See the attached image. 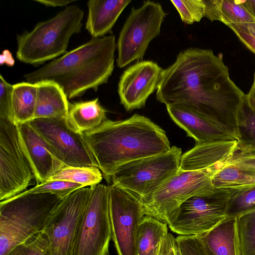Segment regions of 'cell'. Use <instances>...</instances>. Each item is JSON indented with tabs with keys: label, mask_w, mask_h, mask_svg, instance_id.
<instances>
[{
	"label": "cell",
	"mask_w": 255,
	"mask_h": 255,
	"mask_svg": "<svg viewBox=\"0 0 255 255\" xmlns=\"http://www.w3.org/2000/svg\"><path fill=\"white\" fill-rule=\"evenodd\" d=\"M156 95L159 102L192 111L238 140V117L245 94L231 79L221 53L197 48L181 51L164 70Z\"/></svg>",
	"instance_id": "cell-1"
},
{
	"label": "cell",
	"mask_w": 255,
	"mask_h": 255,
	"mask_svg": "<svg viewBox=\"0 0 255 255\" xmlns=\"http://www.w3.org/2000/svg\"><path fill=\"white\" fill-rule=\"evenodd\" d=\"M83 134L108 183L121 166L166 153L171 148L165 131L149 119L137 114L122 121L107 119Z\"/></svg>",
	"instance_id": "cell-2"
},
{
	"label": "cell",
	"mask_w": 255,
	"mask_h": 255,
	"mask_svg": "<svg viewBox=\"0 0 255 255\" xmlns=\"http://www.w3.org/2000/svg\"><path fill=\"white\" fill-rule=\"evenodd\" d=\"M116 47L114 35L92 38L24 77L31 83H56L68 99L81 96L89 89L97 91L112 74Z\"/></svg>",
	"instance_id": "cell-3"
},
{
	"label": "cell",
	"mask_w": 255,
	"mask_h": 255,
	"mask_svg": "<svg viewBox=\"0 0 255 255\" xmlns=\"http://www.w3.org/2000/svg\"><path fill=\"white\" fill-rule=\"evenodd\" d=\"M61 199L48 193H21L0 203V255L43 231Z\"/></svg>",
	"instance_id": "cell-4"
},
{
	"label": "cell",
	"mask_w": 255,
	"mask_h": 255,
	"mask_svg": "<svg viewBox=\"0 0 255 255\" xmlns=\"http://www.w3.org/2000/svg\"><path fill=\"white\" fill-rule=\"evenodd\" d=\"M84 14L78 6L70 5L32 30L17 35V59L36 66L66 53L70 38L81 32Z\"/></svg>",
	"instance_id": "cell-5"
},
{
	"label": "cell",
	"mask_w": 255,
	"mask_h": 255,
	"mask_svg": "<svg viewBox=\"0 0 255 255\" xmlns=\"http://www.w3.org/2000/svg\"><path fill=\"white\" fill-rule=\"evenodd\" d=\"M181 156V149L173 146L166 153L121 166L113 174L111 181L142 202L178 171Z\"/></svg>",
	"instance_id": "cell-6"
},
{
	"label": "cell",
	"mask_w": 255,
	"mask_h": 255,
	"mask_svg": "<svg viewBox=\"0 0 255 255\" xmlns=\"http://www.w3.org/2000/svg\"><path fill=\"white\" fill-rule=\"evenodd\" d=\"M225 163L198 170H178L149 198L141 202L144 216L167 223L169 216L188 199L215 191L212 178Z\"/></svg>",
	"instance_id": "cell-7"
},
{
	"label": "cell",
	"mask_w": 255,
	"mask_h": 255,
	"mask_svg": "<svg viewBox=\"0 0 255 255\" xmlns=\"http://www.w3.org/2000/svg\"><path fill=\"white\" fill-rule=\"evenodd\" d=\"M237 192L217 189L195 195L184 202L168 218L167 224L181 236H197L214 228L226 218L228 204Z\"/></svg>",
	"instance_id": "cell-8"
},
{
	"label": "cell",
	"mask_w": 255,
	"mask_h": 255,
	"mask_svg": "<svg viewBox=\"0 0 255 255\" xmlns=\"http://www.w3.org/2000/svg\"><path fill=\"white\" fill-rule=\"evenodd\" d=\"M166 15L160 3L153 1H144L139 8L132 7L117 45L119 68L143 58L150 41L159 34Z\"/></svg>",
	"instance_id": "cell-9"
},
{
	"label": "cell",
	"mask_w": 255,
	"mask_h": 255,
	"mask_svg": "<svg viewBox=\"0 0 255 255\" xmlns=\"http://www.w3.org/2000/svg\"><path fill=\"white\" fill-rule=\"evenodd\" d=\"M112 238L109 186L98 184L80 221L73 255H109Z\"/></svg>",
	"instance_id": "cell-10"
},
{
	"label": "cell",
	"mask_w": 255,
	"mask_h": 255,
	"mask_svg": "<svg viewBox=\"0 0 255 255\" xmlns=\"http://www.w3.org/2000/svg\"><path fill=\"white\" fill-rule=\"evenodd\" d=\"M34 179L17 126L10 121L0 119V201L22 193Z\"/></svg>",
	"instance_id": "cell-11"
},
{
	"label": "cell",
	"mask_w": 255,
	"mask_h": 255,
	"mask_svg": "<svg viewBox=\"0 0 255 255\" xmlns=\"http://www.w3.org/2000/svg\"><path fill=\"white\" fill-rule=\"evenodd\" d=\"M93 186L80 188L61 200L43 231L51 247L50 255H73L80 221L90 198Z\"/></svg>",
	"instance_id": "cell-12"
},
{
	"label": "cell",
	"mask_w": 255,
	"mask_h": 255,
	"mask_svg": "<svg viewBox=\"0 0 255 255\" xmlns=\"http://www.w3.org/2000/svg\"><path fill=\"white\" fill-rule=\"evenodd\" d=\"M28 124L66 165L98 167L84 134L74 130L67 120L39 118Z\"/></svg>",
	"instance_id": "cell-13"
},
{
	"label": "cell",
	"mask_w": 255,
	"mask_h": 255,
	"mask_svg": "<svg viewBox=\"0 0 255 255\" xmlns=\"http://www.w3.org/2000/svg\"><path fill=\"white\" fill-rule=\"evenodd\" d=\"M112 238L118 255H136V234L144 217L141 202L126 190L109 186Z\"/></svg>",
	"instance_id": "cell-14"
},
{
	"label": "cell",
	"mask_w": 255,
	"mask_h": 255,
	"mask_svg": "<svg viewBox=\"0 0 255 255\" xmlns=\"http://www.w3.org/2000/svg\"><path fill=\"white\" fill-rule=\"evenodd\" d=\"M164 69L152 61H142L128 68L120 77L118 92L127 111L144 107L157 89Z\"/></svg>",
	"instance_id": "cell-15"
},
{
	"label": "cell",
	"mask_w": 255,
	"mask_h": 255,
	"mask_svg": "<svg viewBox=\"0 0 255 255\" xmlns=\"http://www.w3.org/2000/svg\"><path fill=\"white\" fill-rule=\"evenodd\" d=\"M20 141L34 175L36 184L45 182L66 165L48 143L28 123L16 125Z\"/></svg>",
	"instance_id": "cell-16"
},
{
	"label": "cell",
	"mask_w": 255,
	"mask_h": 255,
	"mask_svg": "<svg viewBox=\"0 0 255 255\" xmlns=\"http://www.w3.org/2000/svg\"><path fill=\"white\" fill-rule=\"evenodd\" d=\"M173 121L193 138L197 144L230 141L237 138L230 132L195 112L176 105H167Z\"/></svg>",
	"instance_id": "cell-17"
},
{
	"label": "cell",
	"mask_w": 255,
	"mask_h": 255,
	"mask_svg": "<svg viewBox=\"0 0 255 255\" xmlns=\"http://www.w3.org/2000/svg\"><path fill=\"white\" fill-rule=\"evenodd\" d=\"M238 141H215L197 144L182 154L179 171H193L226 162L236 151Z\"/></svg>",
	"instance_id": "cell-18"
},
{
	"label": "cell",
	"mask_w": 255,
	"mask_h": 255,
	"mask_svg": "<svg viewBox=\"0 0 255 255\" xmlns=\"http://www.w3.org/2000/svg\"><path fill=\"white\" fill-rule=\"evenodd\" d=\"M197 236L207 255H241L238 217H226L212 229Z\"/></svg>",
	"instance_id": "cell-19"
},
{
	"label": "cell",
	"mask_w": 255,
	"mask_h": 255,
	"mask_svg": "<svg viewBox=\"0 0 255 255\" xmlns=\"http://www.w3.org/2000/svg\"><path fill=\"white\" fill-rule=\"evenodd\" d=\"M130 0H90L86 29L92 38L112 33V28Z\"/></svg>",
	"instance_id": "cell-20"
},
{
	"label": "cell",
	"mask_w": 255,
	"mask_h": 255,
	"mask_svg": "<svg viewBox=\"0 0 255 255\" xmlns=\"http://www.w3.org/2000/svg\"><path fill=\"white\" fill-rule=\"evenodd\" d=\"M37 85L35 119L67 120L70 103L62 88L56 83L41 81Z\"/></svg>",
	"instance_id": "cell-21"
},
{
	"label": "cell",
	"mask_w": 255,
	"mask_h": 255,
	"mask_svg": "<svg viewBox=\"0 0 255 255\" xmlns=\"http://www.w3.org/2000/svg\"><path fill=\"white\" fill-rule=\"evenodd\" d=\"M107 119L106 110L98 98L70 103L67 121L76 131L83 134L99 127Z\"/></svg>",
	"instance_id": "cell-22"
},
{
	"label": "cell",
	"mask_w": 255,
	"mask_h": 255,
	"mask_svg": "<svg viewBox=\"0 0 255 255\" xmlns=\"http://www.w3.org/2000/svg\"><path fill=\"white\" fill-rule=\"evenodd\" d=\"M37 85L21 82L13 85L11 95L12 122L16 125L28 123L34 119Z\"/></svg>",
	"instance_id": "cell-23"
},
{
	"label": "cell",
	"mask_w": 255,
	"mask_h": 255,
	"mask_svg": "<svg viewBox=\"0 0 255 255\" xmlns=\"http://www.w3.org/2000/svg\"><path fill=\"white\" fill-rule=\"evenodd\" d=\"M204 17L211 21H220L228 26L255 22V19L237 0H203Z\"/></svg>",
	"instance_id": "cell-24"
},
{
	"label": "cell",
	"mask_w": 255,
	"mask_h": 255,
	"mask_svg": "<svg viewBox=\"0 0 255 255\" xmlns=\"http://www.w3.org/2000/svg\"><path fill=\"white\" fill-rule=\"evenodd\" d=\"M167 225L153 217L144 216L136 231V255H152L157 252L168 233Z\"/></svg>",
	"instance_id": "cell-25"
},
{
	"label": "cell",
	"mask_w": 255,
	"mask_h": 255,
	"mask_svg": "<svg viewBox=\"0 0 255 255\" xmlns=\"http://www.w3.org/2000/svg\"><path fill=\"white\" fill-rule=\"evenodd\" d=\"M212 182L217 189L242 191L255 185V170L227 161L214 174Z\"/></svg>",
	"instance_id": "cell-26"
},
{
	"label": "cell",
	"mask_w": 255,
	"mask_h": 255,
	"mask_svg": "<svg viewBox=\"0 0 255 255\" xmlns=\"http://www.w3.org/2000/svg\"><path fill=\"white\" fill-rule=\"evenodd\" d=\"M236 151L255 153V111L248 105L245 96L240 111Z\"/></svg>",
	"instance_id": "cell-27"
},
{
	"label": "cell",
	"mask_w": 255,
	"mask_h": 255,
	"mask_svg": "<svg viewBox=\"0 0 255 255\" xmlns=\"http://www.w3.org/2000/svg\"><path fill=\"white\" fill-rule=\"evenodd\" d=\"M103 177V174L98 167L65 165L46 182L62 180L79 184L85 187L99 184Z\"/></svg>",
	"instance_id": "cell-28"
},
{
	"label": "cell",
	"mask_w": 255,
	"mask_h": 255,
	"mask_svg": "<svg viewBox=\"0 0 255 255\" xmlns=\"http://www.w3.org/2000/svg\"><path fill=\"white\" fill-rule=\"evenodd\" d=\"M241 255H255V209L238 217Z\"/></svg>",
	"instance_id": "cell-29"
},
{
	"label": "cell",
	"mask_w": 255,
	"mask_h": 255,
	"mask_svg": "<svg viewBox=\"0 0 255 255\" xmlns=\"http://www.w3.org/2000/svg\"><path fill=\"white\" fill-rule=\"evenodd\" d=\"M50 252L49 240L42 231L17 245L6 255H50Z\"/></svg>",
	"instance_id": "cell-30"
},
{
	"label": "cell",
	"mask_w": 255,
	"mask_h": 255,
	"mask_svg": "<svg viewBox=\"0 0 255 255\" xmlns=\"http://www.w3.org/2000/svg\"><path fill=\"white\" fill-rule=\"evenodd\" d=\"M255 209V185L235 193L227 205L226 217H238Z\"/></svg>",
	"instance_id": "cell-31"
},
{
	"label": "cell",
	"mask_w": 255,
	"mask_h": 255,
	"mask_svg": "<svg viewBox=\"0 0 255 255\" xmlns=\"http://www.w3.org/2000/svg\"><path fill=\"white\" fill-rule=\"evenodd\" d=\"M83 187H85L82 185L73 182L62 180H51L36 184L33 187L22 193L51 194L62 200L76 190Z\"/></svg>",
	"instance_id": "cell-32"
},
{
	"label": "cell",
	"mask_w": 255,
	"mask_h": 255,
	"mask_svg": "<svg viewBox=\"0 0 255 255\" xmlns=\"http://www.w3.org/2000/svg\"><path fill=\"white\" fill-rule=\"evenodd\" d=\"M179 12L182 21L192 24L204 17L205 5L203 0H171Z\"/></svg>",
	"instance_id": "cell-33"
},
{
	"label": "cell",
	"mask_w": 255,
	"mask_h": 255,
	"mask_svg": "<svg viewBox=\"0 0 255 255\" xmlns=\"http://www.w3.org/2000/svg\"><path fill=\"white\" fill-rule=\"evenodd\" d=\"M13 85L0 75V119L12 122L11 95Z\"/></svg>",
	"instance_id": "cell-34"
},
{
	"label": "cell",
	"mask_w": 255,
	"mask_h": 255,
	"mask_svg": "<svg viewBox=\"0 0 255 255\" xmlns=\"http://www.w3.org/2000/svg\"><path fill=\"white\" fill-rule=\"evenodd\" d=\"M182 255H207L197 236H181L175 238Z\"/></svg>",
	"instance_id": "cell-35"
},
{
	"label": "cell",
	"mask_w": 255,
	"mask_h": 255,
	"mask_svg": "<svg viewBox=\"0 0 255 255\" xmlns=\"http://www.w3.org/2000/svg\"><path fill=\"white\" fill-rule=\"evenodd\" d=\"M228 162L255 170V153H243L236 151Z\"/></svg>",
	"instance_id": "cell-36"
},
{
	"label": "cell",
	"mask_w": 255,
	"mask_h": 255,
	"mask_svg": "<svg viewBox=\"0 0 255 255\" xmlns=\"http://www.w3.org/2000/svg\"><path fill=\"white\" fill-rule=\"evenodd\" d=\"M236 34L240 40L255 54V37L240 30L233 25L228 26Z\"/></svg>",
	"instance_id": "cell-37"
},
{
	"label": "cell",
	"mask_w": 255,
	"mask_h": 255,
	"mask_svg": "<svg viewBox=\"0 0 255 255\" xmlns=\"http://www.w3.org/2000/svg\"><path fill=\"white\" fill-rule=\"evenodd\" d=\"M245 99L248 106L255 111V72L252 85L247 94H245Z\"/></svg>",
	"instance_id": "cell-38"
},
{
	"label": "cell",
	"mask_w": 255,
	"mask_h": 255,
	"mask_svg": "<svg viewBox=\"0 0 255 255\" xmlns=\"http://www.w3.org/2000/svg\"><path fill=\"white\" fill-rule=\"evenodd\" d=\"M35 1L40 3L47 6H62L75 1L68 0H35Z\"/></svg>",
	"instance_id": "cell-39"
},
{
	"label": "cell",
	"mask_w": 255,
	"mask_h": 255,
	"mask_svg": "<svg viewBox=\"0 0 255 255\" xmlns=\"http://www.w3.org/2000/svg\"><path fill=\"white\" fill-rule=\"evenodd\" d=\"M237 1L255 19V0H238Z\"/></svg>",
	"instance_id": "cell-40"
},
{
	"label": "cell",
	"mask_w": 255,
	"mask_h": 255,
	"mask_svg": "<svg viewBox=\"0 0 255 255\" xmlns=\"http://www.w3.org/2000/svg\"><path fill=\"white\" fill-rule=\"evenodd\" d=\"M0 65L6 64L9 66H12L14 64V60L11 52L8 50L2 51L0 56Z\"/></svg>",
	"instance_id": "cell-41"
},
{
	"label": "cell",
	"mask_w": 255,
	"mask_h": 255,
	"mask_svg": "<svg viewBox=\"0 0 255 255\" xmlns=\"http://www.w3.org/2000/svg\"><path fill=\"white\" fill-rule=\"evenodd\" d=\"M237 28L244 31L252 36L255 37V22L245 23L242 24H231Z\"/></svg>",
	"instance_id": "cell-42"
},
{
	"label": "cell",
	"mask_w": 255,
	"mask_h": 255,
	"mask_svg": "<svg viewBox=\"0 0 255 255\" xmlns=\"http://www.w3.org/2000/svg\"><path fill=\"white\" fill-rule=\"evenodd\" d=\"M170 233H168L166 237L161 241L157 255H166L168 247Z\"/></svg>",
	"instance_id": "cell-43"
},
{
	"label": "cell",
	"mask_w": 255,
	"mask_h": 255,
	"mask_svg": "<svg viewBox=\"0 0 255 255\" xmlns=\"http://www.w3.org/2000/svg\"><path fill=\"white\" fill-rule=\"evenodd\" d=\"M175 241V238L170 233L168 247L166 255H176L174 249Z\"/></svg>",
	"instance_id": "cell-44"
},
{
	"label": "cell",
	"mask_w": 255,
	"mask_h": 255,
	"mask_svg": "<svg viewBox=\"0 0 255 255\" xmlns=\"http://www.w3.org/2000/svg\"><path fill=\"white\" fill-rule=\"evenodd\" d=\"M160 247V246H159ZM159 249L157 251V252H156L155 253H154V254H153L152 255H157V253H158V250H159Z\"/></svg>",
	"instance_id": "cell-45"
}]
</instances>
